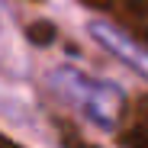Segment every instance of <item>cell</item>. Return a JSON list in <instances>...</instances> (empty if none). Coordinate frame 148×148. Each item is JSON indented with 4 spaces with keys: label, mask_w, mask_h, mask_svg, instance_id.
Listing matches in <instances>:
<instances>
[{
    "label": "cell",
    "mask_w": 148,
    "mask_h": 148,
    "mask_svg": "<svg viewBox=\"0 0 148 148\" xmlns=\"http://www.w3.org/2000/svg\"><path fill=\"white\" fill-rule=\"evenodd\" d=\"M48 84L68 106H74L97 129L113 132L119 126L122 110H126V93L119 84L84 74L81 68H55L48 74Z\"/></svg>",
    "instance_id": "6da1fadb"
},
{
    "label": "cell",
    "mask_w": 148,
    "mask_h": 148,
    "mask_svg": "<svg viewBox=\"0 0 148 148\" xmlns=\"http://www.w3.org/2000/svg\"><path fill=\"white\" fill-rule=\"evenodd\" d=\"M87 32H90V39L100 45L106 55H113L116 61H122L129 71H135L138 77L148 81V48L138 45L126 29L113 26V23H106V19H93L90 26H87Z\"/></svg>",
    "instance_id": "7a4b0ae2"
}]
</instances>
